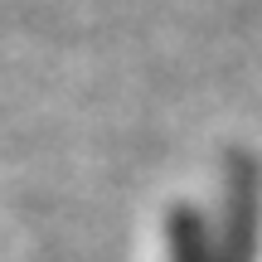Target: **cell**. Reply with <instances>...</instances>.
I'll return each instance as SVG.
<instances>
[{
	"label": "cell",
	"instance_id": "1",
	"mask_svg": "<svg viewBox=\"0 0 262 262\" xmlns=\"http://www.w3.org/2000/svg\"><path fill=\"white\" fill-rule=\"evenodd\" d=\"M257 238H262V189L253 160L243 156L228 160L219 224H209L189 204L170 214V262H257Z\"/></svg>",
	"mask_w": 262,
	"mask_h": 262
}]
</instances>
